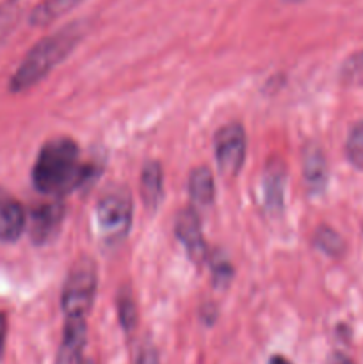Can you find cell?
<instances>
[{"label": "cell", "instance_id": "6da1fadb", "mask_svg": "<svg viewBox=\"0 0 363 364\" xmlns=\"http://www.w3.org/2000/svg\"><path fill=\"white\" fill-rule=\"evenodd\" d=\"M88 173L77 142L66 137L52 139L39 149L32 167V183L41 194L60 196L84 183Z\"/></svg>", "mask_w": 363, "mask_h": 364}, {"label": "cell", "instance_id": "7a4b0ae2", "mask_svg": "<svg viewBox=\"0 0 363 364\" xmlns=\"http://www.w3.org/2000/svg\"><path fill=\"white\" fill-rule=\"evenodd\" d=\"M82 25L70 23L60 31L43 38L34 48L25 55L18 70L14 71L13 78L9 82L11 91L21 92L25 89L32 87L39 80L46 77L59 63H63L71 50L78 45L82 39Z\"/></svg>", "mask_w": 363, "mask_h": 364}, {"label": "cell", "instance_id": "3957f363", "mask_svg": "<svg viewBox=\"0 0 363 364\" xmlns=\"http://www.w3.org/2000/svg\"><path fill=\"white\" fill-rule=\"evenodd\" d=\"M134 203L127 188L112 187L102 194L95 206L96 231L107 245H116L127 238L132 226Z\"/></svg>", "mask_w": 363, "mask_h": 364}, {"label": "cell", "instance_id": "277c9868", "mask_svg": "<svg viewBox=\"0 0 363 364\" xmlns=\"http://www.w3.org/2000/svg\"><path fill=\"white\" fill-rule=\"evenodd\" d=\"M98 290V270L91 258H80L71 267L63 288V311L66 318H88Z\"/></svg>", "mask_w": 363, "mask_h": 364}, {"label": "cell", "instance_id": "5b68a950", "mask_svg": "<svg viewBox=\"0 0 363 364\" xmlns=\"http://www.w3.org/2000/svg\"><path fill=\"white\" fill-rule=\"evenodd\" d=\"M214 151L219 173L228 178L237 176L246 160V132L242 124L231 123L221 128L214 139Z\"/></svg>", "mask_w": 363, "mask_h": 364}, {"label": "cell", "instance_id": "8992f818", "mask_svg": "<svg viewBox=\"0 0 363 364\" xmlns=\"http://www.w3.org/2000/svg\"><path fill=\"white\" fill-rule=\"evenodd\" d=\"M174 233H177V238L184 245L192 262L198 263V265L205 262L209 252H206L201 223H199V215L196 210L187 208L178 213L177 224H174Z\"/></svg>", "mask_w": 363, "mask_h": 364}, {"label": "cell", "instance_id": "52a82bcc", "mask_svg": "<svg viewBox=\"0 0 363 364\" xmlns=\"http://www.w3.org/2000/svg\"><path fill=\"white\" fill-rule=\"evenodd\" d=\"M64 219V205L60 201L45 203L32 210L28 220V233L34 244H46L60 230Z\"/></svg>", "mask_w": 363, "mask_h": 364}, {"label": "cell", "instance_id": "ba28073f", "mask_svg": "<svg viewBox=\"0 0 363 364\" xmlns=\"http://www.w3.org/2000/svg\"><path fill=\"white\" fill-rule=\"evenodd\" d=\"M27 228L25 208L11 196L0 192V240L14 242Z\"/></svg>", "mask_w": 363, "mask_h": 364}, {"label": "cell", "instance_id": "9c48e42d", "mask_svg": "<svg viewBox=\"0 0 363 364\" xmlns=\"http://www.w3.org/2000/svg\"><path fill=\"white\" fill-rule=\"evenodd\" d=\"M302 176L310 192L319 194L326 188L327 183V162L322 149L317 144L310 142L302 153Z\"/></svg>", "mask_w": 363, "mask_h": 364}, {"label": "cell", "instance_id": "30bf717a", "mask_svg": "<svg viewBox=\"0 0 363 364\" xmlns=\"http://www.w3.org/2000/svg\"><path fill=\"white\" fill-rule=\"evenodd\" d=\"M164 196V173L157 160H149L141 171V198L146 208L155 210Z\"/></svg>", "mask_w": 363, "mask_h": 364}, {"label": "cell", "instance_id": "8fae6325", "mask_svg": "<svg viewBox=\"0 0 363 364\" xmlns=\"http://www.w3.org/2000/svg\"><path fill=\"white\" fill-rule=\"evenodd\" d=\"M85 345V320L66 318L64 323L63 345H60L59 363L71 364L78 359L82 348Z\"/></svg>", "mask_w": 363, "mask_h": 364}, {"label": "cell", "instance_id": "7c38bea8", "mask_svg": "<svg viewBox=\"0 0 363 364\" xmlns=\"http://www.w3.org/2000/svg\"><path fill=\"white\" fill-rule=\"evenodd\" d=\"M214 194H216V185H214V176L209 167L201 166L192 171L189 178V196L192 203L198 208H206L212 205Z\"/></svg>", "mask_w": 363, "mask_h": 364}, {"label": "cell", "instance_id": "4fadbf2b", "mask_svg": "<svg viewBox=\"0 0 363 364\" xmlns=\"http://www.w3.org/2000/svg\"><path fill=\"white\" fill-rule=\"evenodd\" d=\"M285 196V169L281 166H269L263 181V199L267 212L278 215L283 210Z\"/></svg>", "mask_w": 363, "mask_h": 364}, {"label": "cell", "instance_id": "5bb4252c", "mask_svg": "<svg viewBox=\"0 0 363 364\" xmlns=\"http://www.w3.org/2000/svg\"><path fill=\"white\" fill-rule=\"evenodd\" d=\"M82 2L84 0H43L31 13V23L36 27H45V25L56 21L57 18L70 13Z\"/></svg>", "mask_w": 363, "mask_h": 364}, {"label": "cell", "instance_id": "9a60e30c", "mask_svg": "<svg viewBox=\"0 0 363 364\" xmlns=\"http://www.w3.org/2000/svg\"><path fill=\"white\" fill-rule=\"evenodd\" d=\"M340 82L347 87H363V50L354 52L342 63Z\"/></svg>", "mask_w": 363, "mask_h": 364}, {"label": "cell", "instance_id": "2e32d148", "mask_svg": "<svg viewBox=\"0 0 363 364\" xmlns=\"http://www.w3.org/2000/svg\"><path fill=\"white\" fill-rule=\"evenodd\" d=\"M345 153H347V159L352 166L363 169V121L356 123L349 132Z\"/></svg>", "mask_w": 363, "mask_h": 364}, {"label": "cell", "instance_id": "e0dca14e", "mask_svg": "<svg viewBox=\"0 0 363 364\" xmlns=\"http://www.w3.org/2000/svg\"><path fill=\"white\" fill-rule=\"evenodd\" d=\"M210 269H212V279L217 288H226L233 277V267L228 262L223 252H214L210 256Z\"/></svg>", "mask_w": 363, "mask_h": 364}, {"label": "cell", "instance_id": "ac0fdd59", "mask_svg": "<svg viewBox=\"0 0 363 364\" xmlns=\"http://www.w3.org/2000/svg\"><path fill=\"white\" fill-rule=\"evenodd\" d=\"M315 245L327 256H340L344 252L345 245L340 235L335 233L330 228H320L315 235Z\"/></svg>", "mask_w": 363, "mask_h": 364}, {"label": "cell", "instance_id": "d6986e66", "mask_svg": "<svg viewBox=\"0 0 363 364\" xmlns=\"http://www.w3.org/2000/svg\"><path fill=\"white\" fill-rule=\"evenodd\" d=\"M117 315H120L121 326L125 331L130 333L137 322V311H135V302L130 294H121L117 301Z\"/></svg>", "mask_w": 363, "mask_h": 364}, {"label": "cell", "instance_id": "ffe728a7", "mask_svg": "<svg viewBox=\"0 0 363 364\" xmlns=\"http://www.w3.org/2000/svg\"><path fill=\"white\" fill-rule=\"evenodd\" d=\"M135 364H159V355H157L153 347H142L139 352Z\"/></svg>", "mask_w": 363, "mask_h": 364}, {"label": "cell", "instance_id": "44dd1931", "mask_svg": "<svg viewBox=\"0 0 363 364\" xmlns=\"http://www.w3.org/2000/svg\"><path fill=\"white\" fill-rule=\"evenodd\" d=\"M6 338H7V316L6 313H0V358L6 348Z\"/></svg>", "mask_w": 363, "mask_h": 364}, {"label": "cell", "instance_id": "7402d4cb", "mask_svg": "<svg viewBox=\"0 0 363 364\" xmlns=\"http://www.w3.org/2000/svg\"><path fill=\"white\" fill-rule=\"evenodd\" d=\"M269 364H292L288 361L287 358H283V355H273V358L269 359Z\"/></svg>", "mask_w": 363, "mask_h": 364}, {"label": "cell", "instance_id": "603a6c76", "mask_svg": "<svg viewBox=\"0 0 363 364\" xmlns=\"http://www.w3.org/2000/svg\"><path fill=\"white\" fill-rule=\"evenodd\" d=\"M331 364H354V363H352L349 358H345V355L338 354V355H335L333 363H331Z\"/></svg>", "mask_w": 363, "mask_h": 364}]
</instances>
